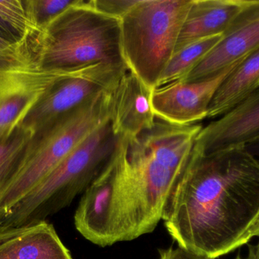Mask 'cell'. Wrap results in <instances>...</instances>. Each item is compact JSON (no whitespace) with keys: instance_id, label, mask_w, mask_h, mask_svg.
Masks as SVG:
<instances>
[{"instance_id":"cell-1","label":"cell","mask_w":259,"mask_h":259,"mask_svg":"<svg viewBox=\"0 0 259 259\" xmlns=\"http://www.w3.org/2000/svg\"><path fill=\"white\" fill-rule=\"evenodd\" d=\"M259 218V161L246 146L193 147L162 220L178 246L216 259L247 244Z\"/></svg>"},{"instance_id":"cell-2","label":"cell","mask_w":259,"mask_h":259,"mask_svg":"<svg viewBox=\"0 0 259 259\" xmlns=\"http://www.w3.org/2000/svg\"><path fill=\"white\" fill-rule=\"evenodd\" d=\"M41 68L71 71L105 65L129 71L123 56L121 19L80 0L34 33Z\"/></svg>"},{"instance_id":"cell-3","label":"cell","mask_w":259,"mask_h":259,"mask_svg":"<svg viewBox=\"0 0 259 259\" xmlns=\"http://www.w3.org/2000/svg\"><path fill=\"white\" fill-rule=\"evenodd\" d=\"M122 136L110 120L90 134L44 180L0 219V228L46 221L83 194L115 154Z\"/></svg>"},{"instance_id":"cell-4","label":"cell","mask_w":259,"mask_h":259,"mask_svg":"<svg viewBox=\"0 0 259 259\" xmlns=\"http://www.w3.org/2000/svg\"><path fill=\"white\" fill-rule=\"evenodd\" d=\"M112 91L99 94L33 135L26 147L18 173L0 193V219L90 134L110 120Z\"/></svg>"},{"instance_id":"cell-5","label":"cell","mask_w":259,"mask_h":259,"mask_svg":"<svg viewBox=\"0 0 259 259\" xmlns=\"http://www.w3.org/2000/svg\"><path fill=\"white\" fill-rule=\"evenodd\" d=\"M192 0H138L121 18L130 71L155 90L176 49Z\"/></svg>"},{"instance_id":"cell-6","label":"cell","mask_w":259,"mask_h":259,"mask_svg":"<svg viewBox=\"0 0 259 259\" xmlns=\"http://www.w3.org/2000/svg\"><path fill=\"white\" fill-rule=\"evenodd\" d=\"M68 71L41 68L34 33L0 54V142L11 136L50 87Z\"/></svg>"},{"instance_id":"cell-7","label":"cell","mask_w":259,"mask_h":259,"mask_svg":"<svg viewBox=\"0 0 259 259\" xmlns=\"http://www.w3.org/2000/svg\"><path fill=\"white\" fill-rule=\"evenodd\" d=\"M127 71L105 65L68 71L50 87L20 126L34 135L99 94L112 91Z\"/></svg>"},{"instance_id":"cell-8","label":"cell","mask_w":259,"mask_h":259,"mask_svg":"<svg viewBox=\"0 0 259 259\" xmlns=\"http://www.w3.org/2000/svg\"><path fill=\"white\" fill-rule=\"evenodd\" d=\"M258 48L259 0H248L219 44L181 82H199L215 77L240 65Z\"/></svg>"},{"instance_id":"cell-9","label":"cell","mask_w":259,"mask_h":259,"mask_svg":"<svg viewBox=\"0 0 259 259\" xmlns=\"http://www.w3.org/2000/svg\"><path fill=\"white\" fill-rule=\"evenodd\" d=\"M234 68L207 80L179 81L155 88L152 95L155 117L162 121L181 126L193 125L207 118L210 103L216 91Z\"/></svg>"},{"instance_id":"cell-10","label":"cell","mask_w":259,"mask_h":259,"mask_svg":"<svg viewBox=\"0 0 259 259\" xmlns=\"http://www.w3.org/2000/svg\"><path fill=\"white\" fill-rule=\"evenodd\" d=\"M259 139V88L223 117L202 127L194 149L212 154Z\"/></svg>"},{"instance_id":"cell-11","label":"cell","mask_w":259,"mask_h":259,"mask_svg":"<svg viewBox=\"0 0 259 259\" xmlns=\"http://www.w3.org/2000/svg\"><path fill=\"white\" fill-rule=\"evenodd\" d=\"M152 92L131 71L120 79L111 94L110 121L117 135L135 138L154 126Z\"/></svg>"},{"instance_id":"cell-12","label":"cell","mask_w":259,"mask_h":259,"mask_svg":"<svg viewBox=\"0 0 259 259\" xmlns=\"http://www.w3.org/2000/svg\"><path fill=\"white\" fill-rule=\"evenodd\" d=\"M0 259H73L54 227L47 221L0 228Z\"/></svg>"},{"instance_id":"cell-13","label":"cell","mask_w":259,"mask_h":259,"mask_svg":"<svg viewBox=\"0 0 259 259\" xmlns=\"http://www.w3.org/2000/svg\"><path fill=\"white\" fill-rule=\"evenodd\" d=\"M202 129V126L199 124L181 126L158 119L154 126L140 134L137 140L158 161L184 173L196 137Z\"/></svg>"},{"instance_id":"cell-14","label":"cell","mask_w":259,"mask_h":259,"mask_svg":"<svg viewBox=\"0 0 259 259\" xmlns=\"http://www.w3.org/2000/svg\"><path fill=\"white\" fill-rule=\"evenodd\" d=\"M246 3V0H192L175 53L199 40L223 34Z\"/></svg>"},{"instance_id":"cell-15","label":"cell","mask_w":259,"mask_h":259,"mask_svg":"<svg viewBox=\"0 0 259 259\" xmlns=\"http://www.w3.org/2000/svg\"><path fill=\"white\" fill-rule=\"evenodd\" d=\"M259 88V48L234 68L216 91L207 118H220Z\"/></svg>"},{"instance_id":"cell-16","label":"cell","mask_w":259,"mask_h":259,"mask_svg":"<svg viewBox=\"0 0 259 259\" xmlns=\"http://www.w3.org/2000/svg\"><path fill=\"white\" fill-rule=\"evenodd\" d=\"M222 35L199 40L175 53L161 75L158 88L184 80L219 44Z\"/></svg>"},{"instance_id":"cell-17","label":"cell","mask_w":259,"mask_h":259,"mask_svg":"<svg viewBox=\"0 0 259 259\" xmlns=\"http://www.w3.org/2000/svg\"><path fill=\"white\" fill-rule=\"evenodd\" d=\"M36 31L23 0H0V38L18 45Z\"/></svg>"},{"instance_id":"cell-18","label":"cell","mask_w":259,"mask_h":259,"mask_svg":"<svg viewBox=\"0 0 259 259\" xmlns=\"http://www.w3.org/2000/svg\"><path fill=\"white\" fill-rule=\"evenodd\" d=\"M33 135L18 126L9 138L0 142V193L18 173L26 147Z\"/></svg>"},{"instance_id":"cell-19","label":"cell","mask_w":259,"mask_h":259,"mask_svg":"<svg viewBox=\"0 0 259 259\" xmlns=\"http://www.w3.org/2000/svg\"><path fill=\"white\" fill-rule=\"evenodd\" d=\"M27 15L37 30L80 0H23Z\"/></svg>"},{"instance_id":"cell-20","label":"cell","mask_w":259,"mask_h":259,"mask_svg":"<svg viewBox=\"0 0 259 259\" xmlns=\"http://www.w3.org/2000/svg\"><path fill=\"white\" fill-rule=\"evenodd\" d=\"M138 0H91V5L99 12L121 19Z\"/></svg>"},{"instance_id":"cell-21","label":"cell","mask_w":259,"mask_h":259,"mask_svg":"<svg viewBox=\"0 0 259 259\" xmlns=\"http://www.w3.org/2000/svg\"><path fill=\"white\" fill-rule=\"evenodd\" d=\"M158 259H213L204 255H198L183 248L169 247L159 251Z\"/></svg>"},{"instance_id":"cell-22","label":"cell","mask_w":259,"mask_h":259,"mask_svg":"<svg viewBox=\"0 0 259 259\" xmlns=\"http://www.w3.org/2000/svg\"><path fill=\"white\" fill-rule=\"evenodd\" d=\"M246 147H247L249 152H250L253 156H255L259 161V139L254 141V142L247 144Z\"/></svg>"},{"instance_id":"cell-23","label":"cell","mask_w":259,"mask_h":259,"mask_svg":"<svg viewBox=\"0 0 259 259\" xmlns=\"http://www.w3.org/2000/svg\"><path fill=\"white\" fill-rule=\"evenodd\" d=\"M249 259H259V241L255 245H249Z\"/></svg>"},{"instance_id":"cell-24","label":"cell","mask_w":259,"mask_h":259,"mask_svg":"<svg viewBox=\"0 0 259 259\" xmlns=\"http://www.w3.org/2000/svg\"><path fill=\"white\" fill-rule=\"evenodd\" d=\"M16 45H12L10 43L7 42L5 40L0 38V54L9 51L11 49L13 48Z\"/></svg>"},{"instance_id":"cell-25","label":"cell","mask_w":259,"mask_h":259,"mask_svg":"<svg viewBox=\"0 0 259 259\" xmlns=\"http://www.w3.org/2000/svg\"><path fill=\"white\" fill-rule=\"evenodd\" d=\"M250 237L251 239L253 238V237H258L259 238V225H257L252 230Z\"/></svg>"},{"instance_id":"cell-26","label":"cell","mask_w":259,"mask_h":259,"mask_svg":"<svg viewBox=\"0 0 259 259\" xmlns=\"http://www.w3.org/2000/svg\"><path fill=\"white\" fill-rule=\"evenodd\" d=\"M235 259H249V258H248V257L246 258H241V257H240V255H237V258H236Z\"/></svg>"},{"instance_id":"cell-27","label":"cell","mask_w":259,"mask_h":259,"mask_svg":"<svg viewBox=\"0 0 259 259\" xmlns=\"http://www.w3.org/2000/svg\"><path fill=\"white\" fill-rule=\"evenodd\" d=\"M257 225H259V218H258V221H257L256 225H255V227L257 226ZM255 227H254V228H255ZM253 228H252V229H253Z\"/></svg>"}]
</instances>
